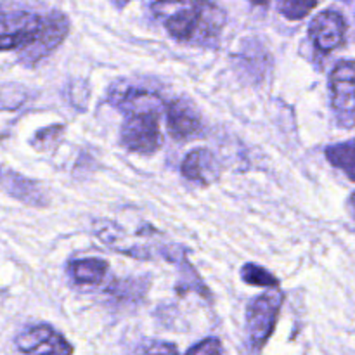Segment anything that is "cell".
Masks as SVG:
<instances>
[{
	"label": "cell",
	"instance_id": "cell-5",
	"mask_svg": "<svg viewBox=\"0 0 355 355\" xmlns=\"http://www.w3.org/2000/svg\"><path fill=\"white\" fill-rule=\"evenodd\" d=\"M16 345L24 355H73L68 340L49 324L24 329L16 338Z\"/></svg>",
	"mask_w": 355,
	"mask_h": 355
},
{
	"label": "cell",
	"instance_id": "cell-18",
	"mask_svg": "<svg viewBox=\"0 0 355 355\" xmlns=\"http://www.w3.org/2000/svg\"><path fill=\"white\" fill-rule=\"evenodd\" d=\"M349 207H350V211H352V217L355 218V193L352 194V196H350Z\"/></svg>",
	"mask_w": 355,
	"mask_h": 355
},
{
	"label": "cell",
	"instance_id": "cell-8",
	"mask_svg": "<svg viewBox=\"0 0 355 355\" xmlns=\"http://www.w3.org/2000/svg\"><path fill=\"white\" fill-rule=\"evenodd\" d=\"M166 128L173 139L184 141L200 134L203 128V120L196 106L191 101L180 97L166 103Z\"/></svg>",
	"mask_w": 355,
	"mask_h": 355
},
{
	"label": "cell",
	"instance_id": "cell-14",
	"mask_svg": "<svg viewBox=\"0 0 355 355\" xmlns=\"http://www.w3.org/2000/svg\"><path fill=\"white\" fill-rule=\"evenodd\" d=\"M277 10L283 14L286 19L298 21L304 19L305 16L312 12L315 6H318V0H276Z\"/></svg>",
	"mask_w": 355,
	"mask_h": 355
},
{
	"label": "cell",
	"instance_id": "cell-11",
	"mask_svg": "<svg viewBox=\"0 0 355 355\" xmlns=\"http://www.w3.org/2000/svg\"><path fill=\"white\" fill-rule=\"evenodd\" d=\"M324 155L335 168L342 170L352 182H355V139L328 146Z\"/></svg>",
	"mask_w": 355,
	"mask_h": 355
},
{
	"label": "cell",
	"instance_id": "cell-12",
	"mask_svg": "<svg viewBox=\"0 0 355 355\" xmlns=\"http://www.w3.org/2000/svg\"><path fill=\"white\" fill-rule=\"evenodd\" d=\"M179 266H180V277H179V283H177V291L180 295H184L186 291H196L200 293L201 297H207L210 298V293H208V288L205 286V283L201 281L200 274L194 270V267L187 262V252L180 257L179 260Z\"/></svg>",
	"mask_w": 355,
	"mask_h": 355
},
{
	"label": "cell",
	"instance_id": "cell-2",
	"mask_svg": "<svg viewBox=\"0 0 355 355\" xmlns=\"http://www.w3.org/2000/svg\"><path fill=\"white\" fill-rule=\"evenodd\" d=\"M153 12L163 21L170 37L179 42L208 44L224 26V10L215 0H156Z\"/></svg>",
	"mask_w": 355,
	"mask_h": 355
},
{
	"label": "cell",
	"instance_id": "cell-13",
	"mask_svg": "<svg viewBox=\"0 0 355 355\" xmlns=\"http://www.w3.org/2000/svg\"><path fill=\"white\" fill-rule=\"evenodd\" d=\"M241 279L243 283L250 284V286H259V288H277L279 281L266 270L263 267L257 266V263H245L241 267Z\"/></svg>",
	"mask_w": 355,
	"mask_h": 355
},
{
	"label": "cell",
	"instance_id": "cell-10",
	"mask_svg": "<svg viewBox=\"0 0 355 355\" xmlns=\"http://www.w3.org/2000/svg\"><path fill=\"white\" fill-rule=\"evenodd\" d=\"M110 263L103 259H80L68 263V272L82 286H97L106 277Z\"/></svg>",
	"mask_w": 355,
	"mask_h": 355
},
{
	"label": "cell",
	"instance_id": "cell-7",
	"mask_svg": "<svg viewBox=\"0 0 355 355\" xmlns=\"http://www.w3.org/2000/svg\"><path fill=\"white\" fill-rule=\"evenodd\" d=\"M0 187L14 200L28 207L44 208L49 205L47 193L38 180L21 175L6 165H0Z\"/></svg>",
	"mask_w": 355,
	"mask_h": 355
},
{
	"label": "cell",
	"instance_id": "cell-15",
	"mask_svg": "<svg viewBox=\"0 0 355 355\" xmlns=\"http://www.w3.org/2000/svg\"><path fill=\"white\" fill-rule=\"evenodd\" d=\"M134 355H179V350L173 343L151 340V342H144L142 345H139Z\"/></svg>",
	"mask_w": 355,
	"mask_h": 355
},
{
	"label": "cell",
	"instance_id": "cell-6",
	"mask_svg": "<svg viewBox=\"0 0 355 355\" xmlns=\"http://www.w3.org/2000/svg\"><path fill=\"white\" fill-rule=\"evenodd\" d=\"M345 17L336 10H322L309 24V38L322 54L335 51L345 42Z\"/></svg>",
	"mask_w": 355,
	"mask_h": 355
},
{
	"label": "cell",
	"instance_id": "cell-3",
	"mask_svg": "<svg viewBox=\"0 0 355 355\" xmlns=\"http://www.w3.org/2000/svg\"><path fill=\"white\" fill-rule=\"evenodd\" d=\"M284 295L277 288H270L263 295L257 297L246 311V331L253 350L263 349L276 328Z\"/></svg>",
	"mask_w": 355,
	"mask_h": 355
},
{
	"label": "cell",
	"instance_id": "cell-9",
	"mask_svg": "<svg viewBox=\"0 0 355 355\" xmlns=\"http://www.w3.org/2000/svg\"><path fill=\"white\" fill-rule=\"evenodd\" d=\"M180 172L186 179L193 180L198 184H211L218 177V165L211 151L205 148L193 149L189 155L184 158Z\"/></svg>",
	"mask_w": 355,
	"mask_h": 355
},
{
	"label": "cell",
	"instance_id": "cell-20",
	"mask_svg": "<svg viewBox=\"0 0 355 355\" xmlns=\"http://www.w3.org/2000/svg\"><path fill=\"white\" fill-rule=\"evenodd\" d=\"M113 2H114V6H116V7H120V9H121V7H125V6H127V3L130 2V0H113Z\"/></svg>",
	"mask_w": 355,
	"mask_h": 355
},
{
	"label": "cell",
	"instance_id": "cell-17",
	"mask_svg": "<svg viewBox=\"0 0 355 355\" xmlns=\"http://www.w3.org/2000/svg\"><path fill=\"white\" fill-rule=\"evenodd\" d=\"M186 355H222V345L217 338H207L194 345Z\"/></svg>",
	"mask_w": 355,
	"mask_h": 355
},
{
	"label": "cell",
	"instance_id": "cell-16",
	"mask_svg": "<svg viewBox=\"0 0 355 355\" xmlns=\"http://www.w3.org/2000/svg\"><path fill=\"white\" fill-rule=\"evenodd\" d=\"M62 130H64V127H62V125H52V127L44 128V130H40L35 134V139L31 141V144H33V148H37V149L51 148V142H54L55 139L59 137V132H62Z\"/></svg>",
	"mask_w": 355,
	"mask_h": 355
},
{
	"label": "cell",
	"instance_id": "cell-1",
	"mask_svg": "<svg viewBox=\"0 0 355 355\" xmlns=\"http://www.w3.org/2000/svg\"><path fill=\"white\" fill-rule=\"evenodd\" d=\"M69 31L59 10L40 14L16 3H0V51H17L19 61L35 66L55 51Z\"/></svg>",
	"mask_w": 355,
	"mask_h": 355
},
{
	"label": "cell",
	"instance_id": "cell-19",
	"mask_svg": "<svg viewBox=\"0 0 355 355\" xmlns=\"http://www.w3.org/2000/svg\"><path fill=\"white\" fill-rule=\"evenodd\" d=\"M250 2L255 3V6H262V7H266V6H269L270 0H250Z\"/></svg>",
	"mask_w": 355,
	"mask_h": 355
},
{
	"label": "cell",
	"instance_id": "cell-4",
	"mask_svg": "<svg viewBox=\"0 0 355 355\" xmlns=\"http://www.w3.org/2000/svg\"><path fill=\"white\" fill-rule=\"evenodd\" d=\"M331 107L342 128L355 125V61H340L329 75Z\"/></svg>",
	"mask_w": 355,
	"mask_h": 355
}]
</instances>
